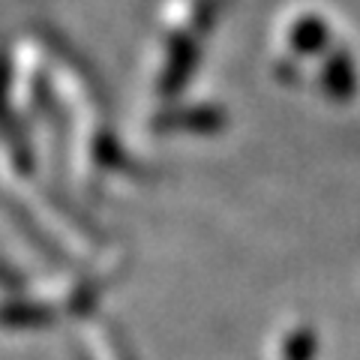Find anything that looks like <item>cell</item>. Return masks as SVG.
<instances>
[{"label":"cell","instance_id":"cell-1","mask_svg":"<svg viewBox=\"0 0 360 360\" xmlns=\"http://www.w3.org/2000/svg\"><path fill=\"white\" fill-rule=\"evenodd\" d=\"M279 354H283V360H319V333H315V328L297 324L295 330H288Z\"/></svg>","mask_w":360,"mask_h":360}]
</instances>
